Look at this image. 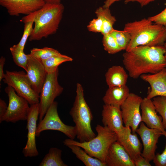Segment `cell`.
Here are the masks:
<instances>
[{
    "mask_svg": "<svg viewBox=\"0 0 166 166\" xmlns=\"http://www.w3.org/2000/svg\"><path fill=\"white\" fill-rule=\"evenodd\" d=\"M165 53L164 45L138 46L125 51L123 62L129 76L136 79L143 74L156 73L165 68Z\"/></svg>",
    "mask_w": 166,
    "mask_h": 166,
    "instance_id": "6da1fadb",
    "label": "cell"
},
{
    "mask_svg": "<svg viewBox=\"0 0 166 166\" xmlns=\"http://www.w3.org/2000/svg\"><path fill=\"white\" fill-rule=\"evenodd\" d=\"M64 10V6L61 3H45L40 9L23 17L21 22L24 23L33 20L34 24L29 40H39L55 34L58 29Z\"/></svg>",
    "mask_w": 166,
    "mask_h": 166,
    "instance_id": "7a4b0ae2",
    "label": "cell"
},
{
    "mask_svg": "<svg viewBox=\"0 0 166 166\" xmlns=\"http://www.w3.org/2000/svg\"><path fill=\"white\" fill-rule=\"evenodd\" d=\"M124 30L131 36L125 51L141 45H164L166 41V27L154 23L148 18L128 22L125 24Z\"/></svg>",
    "mask_w": 166,
    "mask_h": 166,
    "instance_id": "3957f363",
    "label": "cell"
},
{
    "mask_svg": "<svg viewBox=\"0 0 166 166\" xmlns=\"http://www.w3.org/2000/svg\"><path fill=\"white\" fill-rule=\"evenodd\" d=\"M84 93L82 85L77 83L75 100L69 112L75 124L76 136L80 142L89 141L96 136L91 126L93 116Z\"/></svg>",
    "mask_w": 166,
    "mask_h": 166,
    "instance_id": "277c9868",
    "label": "cell"
},
{
    "mask_svg": "<svg viewBox=\"0 0 166 166\" xmlns=\"http://www.w3.org/2000/svg\"><path fill=\"white\" fill-rule=\"evenodd\" d=\"M95 129L97 135L89 141L80 142L69 138L65 140L63 143L66 146L69 145L79 146L91 156L105 163L110 147L117 140V135L107 127L99 124L97 125Z\"/></svg>",
    "mask_w": 166,
    "mask_h": 166,
    "instance_id": "5b68a950",
    "label": "cell"
},
{
    "mask_svg": "<svg viewBox=\"0 0 166 166\" xmlns=\"http://www.w3.org/2000/svg\"><path fill=\"white\" fill-rule=\"evenodd\" d=\"M4 82L12 87L19 96L26 100L30 105L39 102V95L33 89L23 71H6Z\"/></svg>",
    "mask_w": 166,
    "mask_h": 166,
    "instance_id": "8992f818",
    "label": "cell"
},
{
    "mask_svg": "<svg viewBox=\"0 0 166 166\" xmlns=\"http://www.w3.org/2000/svg\"><path fill=\"white\" fill-rule=\"evenodd\" d=\"M57 103L54 101L47 110L42 119L37 126L36 136L45 130H53L60 131L69 138L74 139L76 136L75 126L65 124L60 118L57 112Z\"/></svg>",
    "mask_w": 166,
    "mask_h": 166,
    "instance_id": "52a82bcc",
    "label": "cell"
},
{
    "mask_svg": "<svg viewBox=\"0 0 166 166\" xmlns=\"http://www.w3.org/2000/svg\"><path fill=\"white\" fill-rule=\"evenodd\" d=\"M58 69L53 72L47 73L39 94V122L43 118L55 98L63 90V88L58 82Z\"/></svg>",
    "mask_w": 166,
    "mask_h": 166,
    "instance_id": "ba28073f",
    "label": "cell"
},
{
    "mask_svg": "<svg viewBox=\"0 0 166 166\" xmlns=\"http://www.w3.org/2000/svg\"><path fill=\"white\" fill-rule=\"evenodd\" d=\"M9 98L6 111L0 119L3 121L15 123L19 121L26 120L30 106L27 101L16 94L14 89L8 85L5 89Z\"/></svg>",
    "mask_w": 166,
    "mask_h": 166,
    "instance_id": "9c48e42d",
    "label": "cell"
},
{
    "mask_svg": "<svg viewBox=\"0 0 166 166\" xmlns=\"http://www.w3.org/2000/svg\"><path fill=\"white\" fill-rule=\"evenodd\" d=\"M142 99L139 95L130 93L120 108L124 126L131 128L132 133L141 122L140 105Z\"/></svg>",
    "mask_w": 166,
    "mask_h": 166,
    "instance_id": "30bf717a",
    "label": "cell"
},
{
    "mask_svg": "<svg viewBox=\"0 0 166 166\" xmlns=\"http://www.w3.org/2000/svg\"><path fill=\"white\" fill-rule=\"evenodd\" d=\"M136 131L142 142L143 149L141 155L150 162L153 160L157 148V144L159 138L163 133L160 130L148 127L141 122Z\"/></svg>",
    "mask_w": 166,
    "mask_h": 166,
    "instance_id": "8fae6325",
    "label": "cell"
},
{
    "mask_svg": "<svg viewBox=\"0 0 166 166\" xmlns=\"http://www.w3.org/2000/svg\"><path fill=\"white\" fill-rule=\"evenodd\" d=\"M27 119L28 130L27 141L22 152L26 157H32L38 155L36 143L37 123L39 118V103L30 105Z\"/></svg>",
    "mask_w": 166,
    "mask_h": 166,
    "instance_id": "7c38bea8",
    "label": "cell"
},
{
    "mask_svg": "<svg viewBox=\"0 0 166 166\" xmlns=\"http://www.w3.org/2000/svg\"><path fill=\"white\" fill-rule=\"evenodd\" d=\"M45 3L43 0H0V5L6 9L9 14L16 16L30 14L41 8Z\"/></svg>",
    "mask_w": 166,
    "mask_h": 166,
    "instance_id": "4fadbf2b",
    "label": "cell"
},
{
    "mask_svg": "<svg viewBox=\"0 0 166 166\" xmlns=\"http://www.w3.org/2000/svg\"><path fill=\"white\" fill-rule=\"evenodd\" d=\"M28 55L26 75L33 89L39 95L47 73L41 61L30 54Z\"/></svg>",
    "mask_w": 166,
    "mask_h": 166,
    "instance_id": "5bb4252c",
    "label": "cell"
},
{
    "mask_svg": "<svg viewBox=\"0 0 166 166\" xmlns=\"http://www.w3.org/2000/svg\"><path fill=\"white\" fill-rule=\"evenodd\" d=\"M141 122L148 128L165 132L162 123V118L158 116L152 99L145 97L142 99L141 105Z\"/></svg>",
    "mask_w": 166,
    "mask_h": 166,
    "instance_id": "9a60e30c",
    "label": "cell"
},
{
    "mask_svg": "<svg viewBox=\"0 0 166 166\" xmlns=\"http://www.w3.org/2000/svg\"><path fill=\"white\" fill-rule=\"evenodd\" d=\"M101 116L104 126L115 132L117 135L122 132L124 126L120 107L104 104Z\"/></svg>",
    "mask_w": 166,
    "mask_h": 166,
    "instance_id": "2e32d148",
    "label": "cell"
},
{
    "mask_svg": "<svg viewBox=\"0 0 166 166\" xmlns=\"http://www.w3.org/2000/svg\"><path fill=\"white\" fill-rule=\"evenodd\" d=\"M117 136V141L124 147L133 160L141 155L142 144L136 133H132L130 127L124 126Z\"/></svg>",
    "mask_w": 166,
    "mask_h": 166,
    "instance_id": "e0dca14e",
    "label": "cell"
},
{
    "mask_svg": "<svg viewBox=\"0 0 166 166\" xmlns=\"http://www.w3.org/2000/svg\"><path fill=\"white\" fill-rule=\"evenodd\" d=\"M150 86V90L146 97L152 99L158 96L166 97V70L165 68L159 72L152 74H144L140 76Z\"/></svg>",
    "mask_w": 166,
    "mask_h": 166,
    "instance_id": "ac0fdd59",
    "label": "cell"
},
{
    "mask_svg": "<svg viewBox=\"0 0 166 166\" xmlns=\"http://www.w3.org/2000/svg\"><path fill=\"white\" fill-rule=\"evenodd\" d=\"M107 166H135L124 147L117 141L110 147L105 159Z\"/></svg>",
    "mask_w": 166,
    "mask_h": 166,
    "instance_id": "d6986e66",
    "label": "cell"
},
{
    "mask_svg": "<svg viewBox=\"0 0 166 166\" xmlns=\"http://www.w3.org/2000/svg\"><path fill=\"white\" fill-rule=\"evenodd\" d=\"M130 93L129 89L126 85L109 87L102 100L105 105L121 107Z\"/></svg>",
    "mask_w": 166,
    "mask_h": 166,
    "instance_id": "ffe728a7",
    "label": "cell"
},
{
    "mask_svg": "<svg viewBox=\"0 0 166 166\" xmlns=\"http://www.w3.org/2000/svg\"><path fill=\"white\" fill-rule=\"evenodd\" d=\"M105 77L109 87H112L126 85L128 75L122 67L113 65L108 69Z\"/></svg>",
    "mask_w": 166,
    "mask_h": 166,
    "instance_id": "44dd1931",
    "label": "cell"
},
{
    "mask_svg": "<svg viewBox=\"0 0 166 166\" xmlns=\"http://www.w3.org/2000/svg\"><path fill=\"white\" fill-rule=\"evenodd\" d=\"M97 17L102 20L103 30L101 33L103 35L110 33L114 29L113 26L116 21L115 17L112 14L109 8L100 6L95 11Z\"/></svg>",
    "mask_w": 166,
    "mask_h": 166,
    "instance_id": "7402d4cb",
    "label": "cell"
},
{
    "mask_svg": "<svg viewBox=\"0 0 166 166\" xmlns=\"http://www.w3.org/2000/svg\"><path fill=\"white\" fill-rule=\"evenodd\" d=\"M67 146L71 149L77 158L81 161L86 166H107L105 163L98 159L91 156L79 146L69 145Z\"/></svg>",
    "mask_w": 166,
    "mask_h": 166,
    "instance_id": "603a6c76",
    "label": "cell"
},
{
    "mask_svg": "<svg viewBox=\"0 0 166 166\" xmlns=\"http://www.w3.org/2000/svg\"><path fill=\"white\" fill-rule=\"evenodd\" d=\"M62 151L56 148H51L40 164V166H67L62 160Z\"/></svg>",
    "mask_w": 166,
    "mask_h": 166,
    "instance_id": "cb8c5ba5",
    "label": "cell"
},
{
    "mask_svg": "<svg viewBox=\"0 0 166 166\" xmlns=\"http://www.w3.org/2000/svg\"><path fill=\"white\" fill-rule=\"evenodd\" d=\"M73 58L68 56L61 54L50 57L42 62L47 73H53L58 69L59 66L64 62L72 61Z\"/></svg>",
    "mask_w": 166,
    "mask_h": 166,
    "instance_id": "d4e9b609",
    "label": "cell"
},
{
    "mask_svg": "<svg viewBox=\"0 0 166 166\" xmlns=\"http://www.w3.org/2000/svg\"><path fill=\"white\" fill-rule=\"evenodd\" d=\"M10 50L15 64L26 71L28 60V54H26L24 52V50L20 48L17 45L10 47Z\"/></svg>",
    "mask_w": 166,
    "mask_h": 166,
    "instance_id": "484cf974",
    "label": "cell"
},
{
    "mask_svg": "<svg viewBox=\"0 0 166 166\" xmlns=\"http://www.w3.org/2000/svg\"><path fill=\"white\" fill-rule=\"evenodd\" d=\"M30 54L42 62L50 57L61 54L53 48L45 47L40 49L33 48L30 50Z\"/></svg>",
    "mask_w": 166,
    "mask_h": 166,
    "instance_id": "4316f807",
    "label": "cell"
},
{
    "mask_svg": "<svg viewBox=\"0 0 166 166\" xmlns=\"http://www.w3.org/2000/svg\"><path fill=\"white\" fill-rule=\"evenodd\" d=\"M103 36L102 43L104 49L109 53L115 54L122 50L110 33Z\"/></svg>",
    "mask_w": 166,
    "mask_h": 166,
    "instance_id": "83f0119b",
    "label": "cell"
},
{
    "mask_svg": "<svg viewBox=\"0 0 166 166\" xmlns=\"http://www.w3.org/2000/svg\"><path fill=\"white\" fill-rule=\"evenodd\" d=\"M110 33L113 36L121 49L126 50L131 40L130 34L124 30H119L114 29Z\"/></svg>",
    "mask_w": 166,
    "mask_h": 166,
    "instance_id": "f1b7e54d",
    "label": "cell"
},
{
    "mask_svg": "<svg viewBox=\"0 0 166 166\" xmlns=\"http://www.w3.org/2000/svg\"><path fill=\"white\" fill-rule=\"evenodd\" d=\"M152 101L157 113L161 117L163 126L166 131V97H156Z\"/></svg>",
    "mask_w": 166,
    "mask_h": 166,
    "instance_id": "f546056e",
    "label": "cell"
},
{
    "mask_svg": "<svg viewBox=\"0 0 166 166\" xmlns=\"http://www.w3.org/2000/svg\"><path fill=\"white\" fill-rule=\"evenodd\" d=\"M24 26L22 36L17 45L20 48L24 50V47L28 38L30 37L33 29V20H30L24 22Z\"/></svg>",
    "mask_w": 166,
    "mask_h": 166,
    "instance_id": "4dcf8cb0",
    "label": "cell"
},
{
    "mask_svg": "<svg viewBox=\"0 0 166 166\" xmlns=\"http://www.w3.org/2000/svg\"><path fill=\"white\" fill-rule=\"evenodd\" d=\"M88 30L94 33H101L103 30V23L101 19L97 17L91 20L87 26Z\"/></svg>",
    "mask_w": 166,
    "mask_h": 166,
    "instance_id": "1f68e13d",
    "label": "cell"
},
{
    "mask_svg": "<svg viewBox=\"0 0 166 166\" xmlns=\"http://www.w3.org/2000/svg\"><path fill=\"white\" fill-rule=\"evenodd\" d=\"M148 18L154 23L166 27V7L159 13L149 17Z\"/></svg>",
    "mask_w": 166,
    "mask_h": 166,
    "instance_id": "d6a6232c",
    "label": "cell"
},
{
    "mask_svg": "<svg viewBox=\"0 0 166 166\" xmlns=\"http://www.w3.org/2000/svg\"><path fill=\"white\" fill-rule=\"evenodd\" d=\"M164 135L166 139V131ZM153 161L156 166H166V144L163 152L161 153H158L155 155Z\"/></svg>",
    "mask_w": 166,
    "mask_h": 166,
    "instance_id": "836d02e7",
    "label": "cell"
},
{
    "mask_svg": "<svg viewBox=\"0 0 166 166\" xmlns=\"http://www.w3.org/2000/svg\"><path fill=\"white\" fill-rule=\"evenodd\" d=\"M135 166H151L149 161L140 155L133 160Z\"/></svg>",
    "mask_w": 166,
    "mask_h": 166,
    "instance_id": "e575fe53",
    "label": "cell"
},
{
    "mask_svg": "<svg viewBox=\"0 0 166 166\" xmlns=\"http://www.w3.org/2000/svg\"><path fill=\"white\" fill-rule=\"evenodd\" d=\"M156 0H125L124 1L125 4L131 2H137L139 3L141 7L145 6L149 3Z\"/></svg>",
    "mask_w": 166,
    "mask_h": 166,
    "instance_id": "d590c367",
    "label": "cell"
},
{
    "mask_svg": "<svg viewBox=\"0 0 166 166\" xmlns=\"http://www.w3.org/2000/svg\"><path fill=\"white\" fill-rule=\"evenodd\" d=\"M8 106L4 101L0 99V119L4 115L7 110Z\"/></svg>",
    "mask_w": 166,
    "mask_h": 166,
    "instance_id": "8d00e7d4",
    "label": "cell"
},
{
    "mask_svg": "<svg viewBox=\"0 0 166 166\" xmlns=\"http://www.w3.org/2000/svg\"><path fill=\"white\" fill-rule=\"evenodd\" d=\"M6 61V59L5 57L2 56L0 58V82L3 79L5 74L3 71V67L4 64H5V62Z\"/></svg>",
    "mask_w": 166,
    "mask_h": 166,
    "instance_id": "74e56055",
    "label": "cell"
},
{
    "mask_svg": "<svg viewBox=\"0 0 166 166\" xmlns=\"http://www.w3.org/2000/svg\"><path fill=\"white\" fill-rule=\"evenodd\" d=\"M125 0H105L103 6L105 7L109 8L115 2L121 1Z\"/></svg>",
    "mask_w": 166,
    "mask_h": 166,
    "instance_id": "f35d334b",
    "label": "cell"
},
{
    "mask_svg": "<svg viewBox=\"0 0 166 166\" xmlns=\"http://www.w3.org/2000/svg\"><path fill=\"white\" fill-rule=\"evenodd\" d=\"M45 3L58 4L61 3V0H43Z\"/></svg>",
    "mask_w": 166,
    "mask_h": 166,
    "instance_id": "ab89813d",
    "label": "cell"
},
{
    "mask_svg": "<svg viewBox=\"0 0 166 166\" xmlns=\"http://www.w3.org/2000/svg\"><path fill=\"white\" fill-rule=\"evenodd\" d=\"M164 48H165V61H166V42H165L164 45ZM165 69H166V66H165Z\"/></svg>",
    "mask_w": 166,
    "mask_h": 166,
    "instance_id": "60d3db41",
    "label": "cell"
}]
</instances>
